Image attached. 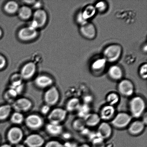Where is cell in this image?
I'll use <instances>...</instances> for the list:
<instances>
[{
  "label": "cell",
  "instance_id": "obj_1",
  "mask_svg": "<svg viewBox=\"0 0 147 147\" xmlns=\"http://www.w3.org/2000/svg\"><path fill=\"white\" fill-rule=\"evenodd\" d=\"M146 102L143 97L140 96L131 97L128 103L129 113L132 118L138 119L142 117L146 111Z\"/></svg>",
  "mask_w": 147,
  "mask_h": 147
},
{
  "label": "cell",
  "instance_id": "obj_2",
  "mask_svg": "<svg viewBox=\"0 0 147 147\" xmlns=\"http://www.w3.org/2000/svg\"><path fill=\"white\" fill-rule=\"evenodd\" d=\"M123 49L118 44H113L107 46L103 52V57L107 63H113L120 59L121 57Z\"/></svg>",
  "mask_w": 147,
  "mask_h": 147
},
{
  "label": "cell",
  "instance_id": "obj_3",
  "mask_svg": "<svg viewBox=\"0 0 147 147\" xmlns=\"http://www.w3.org/2000/svg\"><path fill=\"white\" fill-rule=\"evenodd\" d=\"M133 118L129 113L120 112L116 113L113 119L111 121L112 126L119 129L127 128L132 121Z\"/></svg>",
  "mask_w": 147,
  "mask_h": 147
},
{
  "label": "cell",
  "instance_id": "obj_4",
  "mask_svg": "<svg viewBox=\"0 0 147 147\" xmlns=\"http://www.w3.org/2000/svg\"><path fill=\"white\" fill-rule=\"evenodd\" d=\"M117 89L119 95L125 97H131L135 92L134 84L131 81L127 79H123L119 81Z\"/></svg>",
  "mask_w": 147,
  "mask_h": 147
},
{
  "label": "cell",
  "instance_id": "obj_5",
  "mask_svg": "<svg viewBox=\"0 0 147 147\" xmlns=\"http://www.w3.org/2000/svg\"><path fill=\"white\" fill-rule=\"evenodd\" d=\"M47 15L45 11L42 9L36 10L33 14V21L30 26L36 30L43 26L47 22Z\"/></svg>",
  "mask_w": 147,
  "mask_h": 147
},
{
  "label": "cell",
  "instance_id": "obj_6",
  "mask_svg": "<svg viewBox=\"0 0 147 147\" xmlns=\"http://www.w3.org/2000/svg\"><path fill=\"white\" fill-rule=\"evenodd\" d=\"M79 31L82 36L89 40L96 38L97 34L96 27L93 23L89 22L80 26Z\"/></svg>",
  "mask_w": 147,
  "mask_h": 147
},
{
  "label": "cell",
  "instance_id": "obj_7",
  "mask_svg": "<svg viewBox=\"0 0 147 147\" xmlns=\"http://www.w3.org/2000/svg\"><path fill=\"white\" fill-rule=\"evenodd\" d=\"M96 132L98 136L105 140L112 136L113 134L112 126L109 122L103 121L97 126Z\"/></svg>",
  "mask_w": 147,
  "mask_h": 147
},
{
  "label": "cell",
  "instance_id": "obj_8",
  "mask_svg": "<svg viewBox=\"0 0 147 147\" xmlns=\"http://www.w3.org/2000/svg\"><path fill=\"white\" fill-rule=\"evenodd\" d=\"M116 113L115 107L106 104L102 107L98 114L102 121L108 122L113 119Z\"/></svg>",
  "mask_w": 147,
  "mask_h": 147
},
{
  "label": "cell",
  "instance_id": "obj_9",
  "mask_svg": "<svg viewBox=\"0 0 147 147\" xmlns=\"http://www.w3.org/2000/svg\"><path fill=\"white\" fill-rule=\"evenodd\" d=\"M67 111L65 109L60 108L54 109L50 112L48 116L50 123L60 124L66 119Z\"/></svg>",
  "mask_w": 147,
  "mask_h": 147
},
{
  "label": "cell",
  "instance_id": "obj_10",
  "mask_svg": "<svg viewBox=\"0 0 147 147\" xmlns=\"http://www.w3.org/2000/svg\"><path fill=\"white\" fill-rule=\"evenodd\" d=\"M146 125L140 119L132 120L128 126V132L132 136H136L141 134L145 130Z\"/></svg>",
  "mask_w": 147,
  "mask_h": 147
},
{
  "label": "cell",
  "instance_id": "obj_11",
  "mask_svg": "<svg viewBox=\"0 0 147 147\" xmlns=\"http://www.w3.org/2000/svg\"><path fill=\"white\" fill-rule=\"evenodd\" d=\"M107 62L103 57L95 59L90 64V70L94 74L99 75L104 71Z\"/></svg>",
  "mask_w": 147,
  "mask_h": 147
},
{
  "label": "cell",
  "instance_id": "obj_12",
  "mask_svg": "<svg viewBox=\"0 0 147 147\" xmlns=\"http://www.w3.org/2000/svg\"><path fill=\"white\" fill-rule=\"evenodd\" d=\"M37 35L36 30L28 26L22 28L19 32L18 36L20 39L24 41L34 39Z\"/></svg>",
  "mask_w": 147,
  "mask_h": 147
},
{
  "label": "cell",
  "instance_id": "obj_13",
  "mask_svg": "<svg viewBox=\"0 0 147 147\" xmlns=\"http://www.w3.org/2000/svg\"><path fill=\"white\" fill-rule=\"evenodd\" d=\"M108 75L109 77L113 81H119L123 79L124 71L121 66L114 64L111 66L108 70Z\"/></svg>",
  "mask_w": 147,
  "mask_h": 147
},
{
  "label": "cell",
  "instance_id": "obj_14",
  "mask_svg": "<svg viewBox=\"0 0 147 147\" xmlns=\"http://www.w3.org/2000/svg\"><path fill=\"white\" fill-rule=\"evenodd\" d=\"M59 93L55 87L50 88L46 92L44 99L46 103L49 106L55 104L59 98Z\"/></svg>",
  "mask_w": 147,
  "mask_h": 147
},
{
  "label": "cell",
  "instance_id": "obj_15",
  "mask_svg": "<svg viewBox=\"0 0 147 147\" xmlns=\"http://www.w3.org/2000/svg\"><path fill=\"white\" fill-rule=\"evenodd\" d=\"M23 136L22 131L17 127L11 128L9 131L7 135L9 141L13 144L18 143L22 139Z\"/></svg>",
  "mask_w": 147,
  "mask_h": 147
},
{
  "label": "cell",
  "instance_id": "obj_16",
  "mask_svg": "<svg viewBox=\"0 0 147 147\" xmlns=\"http://www.w3.org/2000/svg\"><path fill=\"white\" fill-rule=\"evenodd\" d=\"M32 103L28 99L26 98L18 99L14 102L13 107L17 112H25L31 107Z\"/></svg>",
  "mask_w": 147,
  "mask_h": 147
},
{
  "label": "cell",
  "instance_id": "obj_17",
  "mask_svg": "<svg viewBox=\"0 0 147 147\" xmlns=\"http://www.w3.org/2000/svg\"><path fill=\"white\" fill-rule=\"evenodd\" d=\"M86 127H94L98 126L101 122L98 113L91 112L84 118Z\"/></svg>",
  "mask_w": 147,
  "mask_h": 147
},
{
  "label": "cell",
  "instance_id": "obj_18",
  "mask_svg": "<svg viewBox=\"0 0 147 147\" xmlns=\"http://www.w3.org/2000/svg\"><path fill=\"white\" fill-rule=\"evenodd\" d=\"M44 142L43 138L37 134L30 135L25 140V144L29 147H40L42 146Z\"/></svg>",
  "mask_w": 147,
  "mask_h": 147
},
{
  "label": "cell",
  "instance_id": "obj_19",
  "mask_svg": "<svg viewBox=\"0 0 147 147\" xmlns=\"http://www.w3.org/2000/svg\"><path fill=\"white\" fill-rule=\"evenodd\" d=\"M42 120L40 117L36 115H31L28 116L26 119L27 126L31 129H37L42 124Z\"/></svg>",
  "mask_w": 147,
  "mask_h": 147
},
{
  "label": "cell",
  "instance_id": "obj_20",
  "mask_svg": "<svg viewBox=\"0 0 147 147\" xmlns=\"http://www.w3.org/2000/svg\"><path fill=\"white\" fill-rule=\"evenodd\" d=\"M36 67L34 63L30 62L24 66L22 69L21 76L22 78L29 79L34 76L35 73Z\"/></svg>",
  "mask_w": 147,
  "mask_h": 147
},
{
  "label": "cell",
  "instance_id": "obj_21",
  "mask_svg": "<svg viewBox=\"0 0 147 147\" xmlns=\"http://www.w3.org/2000/svg\"><path fill=\"white\" fill-rule=\"evenodd\" d=\"M97 11L94 5H87L82 11H80L81 14L83 19L86 22H89L88 20L94 17Z\"/></svg>",
  "mask_w": 147,
  "mask_h": 147
},
{
  "label": "cell",
  "instance_id": "obj_22",
  "mask_svg": "<svg viewBox=\"0 0 147 147\" xmlns=\"http://www.w3.org/2000/svg\"><path fill=\"white\" fill-rule=\"evenodd\" d=\"M35 82L38 87L45 88L50 86L53 83V80L48 76L42 75L36 79Z\"/></svg>",
  "mask_w": 147,
  "mask_h": 147
},
{
  "label": "cell",
  "instance_id": "obj_23",
  "mask_svg": "<svg viewBox=\"0 0 147 147\" xmlns=\"http://www.w3.org/2000/svg\"><path fill=\"white\" fill-rule=\"evenodd\" d=\"M120 100V95L117 92H110L106 95V100L107 104L115 107L119 104Z\"/></svg>",
  "mask_w": 147,
  "mask_h": 147
},
{
  "label": "cell",
  "instance_id": "obj_24",
  "mask_svg": "<svg viewBox=\"0 0 147 147\" xmlns=\"http://www.w3.org/2000/svg\"><path fill=\"white\" fill-rule=\"evenodd\" d=\"M81 104V103L78 98H71L67 101L66 105V110L69 112H76Z\"/></svg>",
  "mask_w": 147,
  "mask_h": 147
},
{
  "label": "cell",
  "instance_id": "obj_25",
  "mask_svg": "<svg viewBox=\"0 0 147 147\" xmlns=\"http://www.w3.org/2000/svg\"><path fill=\"white\" fill-rule=\"evenodd\" d=\"M47 131L51 134L57 135L60 134L63 131V127L60 124L50 123L46 127Z\"/></svg>",
  "mask_w": 147,
  "mask_h": 147
},
{
  "label": "cell",
  "instance_id": "obj_26",
  "mask_svg": "<svg viewBox=\"0 0 147 147\" xmlns=\"http://www.w3.org/2000/svg\"><path fill=\"white\" fill-rule=\"evenodd\" d=\"M72 127L76 131L81 132L86 127L84 119L81 118H76L73 122Z\"/></svg>",
  "mask_w": 147,
  "mask_h": 147
},
{
  "label": "cell",
  "instance_id": "obj_27",
  "mask_svg": "<svg viewBox=\"0 0 147 147\" xmlns=\"http://www.w3.org/2000/svg\"><path fill=\"white\" fill-rule=\"evenodd\" d=\"M78 117L84 119L86 115L90 113V108L89 105L81 103L77 111Z\"/></svg>",
  "mask_w": 147,
  "mask_h": 147
},
{
  "label": "cell",
  "instance_id": "obj_28",
  "mask_svg": "<svg viewBox=\"0 0 147 147\" xmlns=\"http://www.w3.org/2000/svg\"><path fill=\"white\" fill-rule=\"evenodd\" d=\"M18 12L20 18L24 20L28 19L32 15L31 9L27 6H23L19 9Z\"/></svg>",
  "mask_w": 147,
  "mask_h": 147
},
{
  "label": "cell",
  "instance_id": "obj_29",
  "mask_svg": "<svg viewBox=\"0 0 147 147\" xmlns=\"http://www.w3.org/2000/svg\"><path fill=\"white\" fill-rule=\"evenodd\" d=\"M19 9L18 4L14 1H8L4 7L6 12L9 14L14 13L18 11Z\"/></svg>",
  "mask_w": 147,
  "mask_h": 147
},
{
  "label": "cell",
  "instance_id": "obj_30",
  "mask_svg": "<svg viewBox=\"0 0 147 147\" xmlns=\"http://www.w3.org/2000/svg\"><path fill=\"white\" fill-rule=\"evenodd\" d=\"M11 107L9 105H4L0 106V121L7 119L9 115Z\"/></svg>",
  "mask_w": 147,
  "mask_h": 147
},
{
  "label": "cell",
  "instance_id": "obj_31",
  "mask_svg": "<svg viewBox=\"0 0 147 147\" xmlns=\"http://www.w3.org/2000/svg\"><path fill=\"white\" fill-rule=\"evenodd\" d=\"M90 142L91 147H106L105 140L99 137L97 134Z\"/></svg>",
  "mask_w": 147,
  "mask_h": 147
},
{
  "label": "cell",
  "instance_id": "obj_32",
  "mask_svg": "<svg viewBox=\"0 0 147 147\" xmlns=\"http://www.w3.org/2000/svg\"><path fill=\"white\" fill-rule=\"evenodd\" d=\"M94 7L96 11L99 13H103L107 11L108 5L106 1H100L96 3Z\"/></svg>",
  "mask_w": 147,
  "mask_h": 147
},
{
  "label": "cell",
  "instance_id": "obj_33",
  "mask_svg": "<svg viewBox=\"0 0 147 147\" xmlns=\"http://www.w3.org/2000/svg\"><path fill=\"white\" fill-rule=\"evenodd\" d=\"M24 119L22 114L19 112H17L13 114L11 117V121L13 123L20 124L23 122Z\"/></svg>",
  "mask_w": 147,
  "mask_h": 147
},
{
  "label": "cell",
  "instance_id": "obj_34",
  "mask_svg": "<svg viewBox=\"0 0 147 147\" xmlns=\"http://www.w3.org/2000/svg\"><path fill=\"white\" fill-rule=\"evenodd\" d=\"M147 65L146 63H144L139 67V74L141 78L144 80L146 79L147 78Z\"/></svg>",
  "mask_w": 147,
  "mask_h": 147
},
{
  "label": "cell",
  "instance_id": "obj_35",
  "mask_svg": "<svg viewBox=\"0 0 147 147\" xmlns=\"http://www.w3.org/2000/svg\"><path fill=\"white\" fill-rule=\"evenodd\" d=\"M18 95V94L13 89L10 88L5 94V97L8 100H12Z\"/></svg>",
  "mask_w": 147,
  "mask_h": 147
},
{
  "label": "cell",
  "instance_id": "obj_36",
  "mask_svg": "<svg viewBox=\"0 0 147 147\" xmlns=\"http://www.w3.org/2000/svg\"><path fill=\"white\" fill-rule=\"evenodd\" d=\"M45 147H65L64 145L56 141H51L47 142Z\"/></svg>",
  "mask_w": 147,
  "mask_h": 147
},
{
  "label": "cell",
  "instance_id": "obj_37",
  "mask_svg": "<svg viewBox=\"0 0 147 147\" xmlns=\"http://www.w3.org/2000/svg\"><path fill=\"white\" fill-rule=\"evenodd\" d=\"M6 64V60L5 57L0 55V69L4 68Z\"/></svg>",
  "mask_w": 147,
  "mask_h": 147
},
{
  "label": "cell",
  "instance_id": "obj_38",
  "mask_svg": "<svg viewBox=\"0 0 147 147\" xmlns=\"http://www.w3.org/2000/svg\"><path fill=\"white\" fill-rule=\"evenodd\" d=\"M50 109V106L48 105H46L45 106H43L41 109L42 113L45 114L48 113Z\"/></svg>",
  "mask_w": 147,
  "mask_h": 147
},
{
  "label": "cell",
  "instance_id": "obj_39",
  "mask_svg": "<svg viewBox=\"0 0 147 147\" xmlns=\"http://www.w3.org/2000/svg\"><path fill=\"white\" fill-rule=\"evenodd\" d=\"M142 119H141V120L143 122L146 126L147 123V115L146 112H145L142 115Z\"/></svg>",
  "mask_w": 147,
  "mask_h": 147
},
{
  "label": "cell",
  "instance_id": "obj_40",
  "mask_svg": "<svg viewBox=\"0 0 147 147\" xmlns=\"http://www.w3.org/2000/svg\"><path fill=\"white\" fill-rule=\"evenodd\" d=\"M65 147H77L78 145L76 144L70 143H67L64 145Z\"/></svg>",
  "mask_w": 147,
  "mask_h": 147
},
{
  "label": "cell",
  "instance_id": "obj_41",
  "mask_svg": "<svg viewBox=\"0 0 147 147\" xmlns=\"http://www.w3.org/2000/svg\"><path fill=\"white\" fill-rule=\"evenodd\" d=\"M77 147H91L90 144L87 143H83L80 145H78Z\"/></svg>",
  "mask_w": 147,
  "mask_h": 147
},
{
  "label": "cell",
  "instance_id": "obj_42",
  "mask_svg": "<svg viewBox=\"0 0 147 147\" xmlns=\"http://www.w3.org/2000/svg\"><path fill=\"white\" fill-rule=\"evenodd\" d=\"M34 8L38 9L41 6V3L40 2H35V3H34Z\"/></svg>",
  "mask_w": 147,
  "mask_h": 147
},
{
  "label": "cell",
  "instance_id": "obj_43",
  "mask_svg": "<svg viewBox=\"0 0 147 147\" xmlns=\"http://www.w3.org/2000/svg\"><path fill=\"white\" fill-rule=\"evenodd\" d=\"M142 50L144 53H146L147 50V46L146 44L144 45L142 47Z\"/></svg>",
  "mask_w": 147,
  "mask_h": 147
},
{
  "label": "cell",
  "instance_id": "obj_44",
  "mask_svg": "<svg viewBox=\"0 0 147 147\" xmlns=\"http://www.w3.org/2000/svg\"><path fill=\"white\" fill-rule=\"evenodd\" d=\"M63 137H64V138H65L66 139H68L69 138H70V137H71V135H70V134L65 133V134H64Z\"/></svg>",
  "mask_w": 147,
  "mask_h": 147
},
{
  "label": "cell",
  "instance_id": "obj_45",
  "mask_svg": "<svg viewBox=\"0 0 147 147\" xmlns=\"http://www.w3.org/2000/svg\"><path fill=\"white\" fill-rule=\"evenodd\" d=\"M0 147H11V145L8 144H4L1 145Z\"/></svg>",
  "mask_w": 147,
  "mask_h": 147
},
{
  "label": "cell",
  "instance_id": "obj_46",
  "mask_svg": "<svg viewBox=\"0 0 147 147\" xmlns=\"http://www.w3.org/2000/svg\"><path fill=\"white\" fill-rule=\"evenodd\" d=\"M16 147H25L24 146V145H17L16 146Z\"/></svg>",
  "mask_w": 147,
  "mask_h": 147
},
{
  "label": "cell",
  "instance_id": "obj_47",
  "mask_svg": "<svg viewBox=\"0 0 147 147\" xmlns=\"http://www.w3.org/2000/svg\"><path fill=\"white\" fill-rule=\"evenodd\" d=\"M2 31H1V28H0V37H1V36H2Z\"/></svg>",
  "mask_w": 147,
  "mask_h": 147
}]
</instances>
